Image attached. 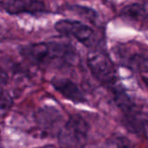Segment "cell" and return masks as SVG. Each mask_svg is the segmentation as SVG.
Wrapping results in <instances>:
<instances>
[{
	"mask_svg": "<svg viewBox=\"0 0 148 148\" xmlns=\"http://www.w3.org/2000/svg\"><path fill=\"white\" fill-rule=\"evenodd\" d=\"M68 10L75 12L77 15L83 16L85 19H88L89 22H93L95 23V20L97 19V13L89 8H87L85 6H79V5H69L68 6Z\"/></svg>",
	"mask_w": 148,
	"mask_h": 148,
	"instance_id": "cell-11",
	"label": "cell"
},
{
	"mask_svg": "<svg viewBox=\"0 0 148 148\" xmlns=\"http://www.w3.org/2000/svg\"><path fill=\"white\" fill-rule=\"evenodd\" d=\"M111 92L114 95V100L117 107L123 114L124 126L129 131L137 134L146 133L148 127V114L127 94L121 85Z\"/></svg>",
	"mask_w": 148,
	"mask_h": 148,
	"instance_id": "cell-2",
	"label": "cell"
},
{
	"mask_svg": "<svg viewBox=\"0 0 148 148\" xmlns=\"http://www.w3.org/2000/svg\"><path fill=\"white\" fill-rule=\"evenodd\" d=\"M101 148H134V146L128 138L120 134H114L105 140Z\"/></svg>",
	"mask_w": 148,
	"mask_h": 148,
	"instance_id": "cell-10",
	"label": "cell"
},
{
	"mask_svg": "<svg viewBox=\"0 0 148 148\" xmlns=\"http://www.w3.org/2000/svg\"><path fill=\"white\" fill-rule=\"evenodd\" d=\"M142 80L145 83V85L147 86V88H148V77H146V76H142Z\"/></svg>",
	"mask_w": 148,
	"mask_h": 148,
	"instance_id": "cell-13",
	"label": "cell"
},
{
	"mask_svg": "<svg viewBox=\"0 0 148 148\" xmlns=\"http://www.w3.org/2000/svg\"><path fill=\"white\" fill-rule=\"evenodd\" d=\"M12 105V100L10 95H9V94L7 92L4 91V89L2 88V91H1V114L2 117L4 116L5 113H7V111L10 109V108Z\"/></svg>",
	"mask_w": 148,
	"mask_h": 148,
	"instance_id": "cell-12",
	"label": "cell"
},
{
	"mask_svg": "<svg viewBox=\"0 0 148 148\" xmlns=\"http://www.w3.org/2000/svg\"><path fill=\"white\" fill-rule=\"evenodd\" d=\"M89 125L81 114H73L57 134L60 148H84L88 140Z\"/></svg>",
	"mask_w": 148,
	"mask_h": 148,
	"instance_id": "cell-4",
	"label": "cell"
},
{
	"mask_svg": "<svg viewBox=\"0 0 148 148\" xmlns=\"http://www.w3.org/2000/svg\"><path fill=\"white\" fill-rule=\"evenodd\" d=\"M19 53L29 62L43 69L71 67L77 61L73 45L62 41L31 42L21 46Z\"/></svg>",
	"mask_w": 148,
	"mask_h": 148,
	"instance_id": "cell-1",
	"label": "cell"
},
{
	"mask_svg": "<svg viewBox=\"0 0 148 148\" xmlns=\"http://www.w3.org/2000/svg\"><path fill=\"white\" fill-rule=\"evenodd\" d=\"M1 9L10 15H19L22 13L36 14L47 11L46 5L42 1H2Z\"/></svg>",
	"mask_w": 148,
	"mask_h": 148,
	"instance_id": "cell-7",
	"label": "cell"
},
{
	"mask_svg": "<svg viewBox=\"0 0 148 148\" xmlns=\"http://www.w3.org/2000/svg\"><path fill=\"white\" fill-rule=\"evenodd\" d=\"M88 66L93 76L111 91L119 84L117 69L110 56L100 49H93L88 55Z\"/></svg>",
	"mask_w": 148,
	"mask_h": 148,
	"instance_id": "cell-3",
	"label": "cell"
},
{
	"mask_svg": "<svg viewBox=\"0 0 148 148\" xmlns=\"http://www.w3.org/2000/svg\"><path fill=\"white\" fill-rule=\"evenodd\" d=\"M121 16L135 23L148 25V3H133L124 6Z\"/></svg>",
	"mask_w": 148,
	"mask_h": 148,
	"instance_id": "cell-9",
	"label": "cell"
},
{
	"mask_svg": "<svg viewBox=\"0 0 148 148\" xmlns=\"http://www.w3.org/2000/svg\"><path fill=\"white\" fill-rule=\"evenodd\" d=\"M62 114L53 107H45L40 108L36 114V121L39 128L42 132H54L56 129L58 133L62 127L57 125L62 121Z\"/></svg>",
	"mask_w": 148,
	"mask_h": 148,
	"instance_id": "cell-8",
	"label": "cell"
},
{
	"mask_svg": "<svg viewBox=\"0 0 148 148\" xmlns=\"http://www.w3.org/2000/svg\"><path fill=\"white\" fill-rule=\"evenodd\" d=\"M50 84L54 89L61 94L65 99L75 104L84 103L87 101V99L82 89L70 79L54 77L50 81Z\"/></svg>",
	"mask_w": 148,
	"mask_h": 148,
	"instance_id": "cell-6",
	"label": "cell"
},
{
	"mask_svg": "<svg viewBox=\"0 0 148 148\" xmlns=\"http://www.w3.org/2000/svg\"><path fill=\"white\" fill-rule=\"evenodd\" d=\"M54 27L62 36L72 37L87 47H93L96 43L95 31L83 22L72 19H62L57 21Z\"/></svg>",
	"mask_w": 148,
	"mask_h": 148,
	"instance_id": "cell-5",
	"label": "cell"
}]
</instances>
